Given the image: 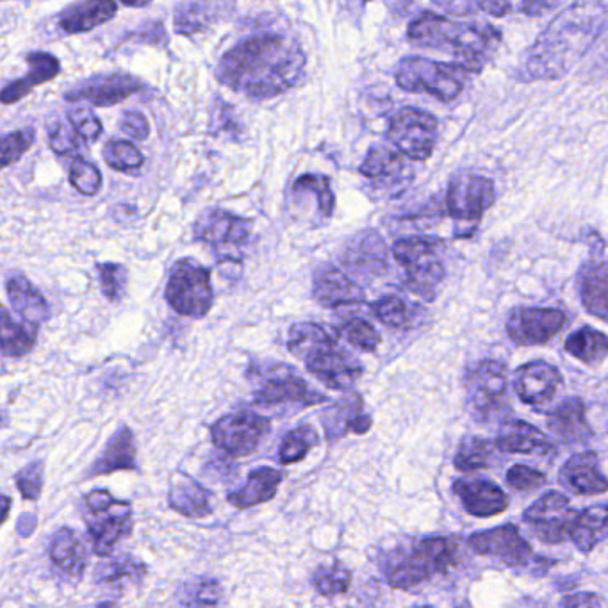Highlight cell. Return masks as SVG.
<instances>
[{
    "label": "cell",
    "mask_w": 608,
    "mask_h": 608,
    "mask_svg": "<svg viewBox=\"0 0 608 608\" xmlns=\"http://www.w3.org/2000/svg\"><path fill=\"white\" fill-rule=\"evenodd\" d=\"M306 55L295 39L266 35L236 45L219 61L216 78L249 97H277L295 88L306 73Z\"/></svg>",
    "instance_id": "6da1fadb"
},
{
    "label": "cell",
    "mask_w": 608,
    "mask_h": 608,
    "mask_svg": "<svg viewBox=\"0 0 608 608\" xmlns=\"http://www.w3.org/2000/svg\"><path fill=\"white\" fill-rule=\"evenodd\" d=\"M607 20V0H574L526 52L517 72L521 81L564 78L604 35Z\"/></svg>",
    "instance_id": "7a4b0ae2"
},
{
    "label": "cell",
    "mask_w": 608,
    "mask_h": 608,
    "mask_svg": "<svg viewBox=\"0 0 608 608\" xmlns=\"http://www.w3.org/2000/svg\"><path fill=\"white\" fill-rule=\"evenodd\" d=\"M409 39L425 49L455 56L458 63L482 69L501 41L500 31L482 20H453L424 13L409 25Z\"/></svg>",
    "instance_id": "3957f363"
},
{
    "label": "cell",
    "mask_w": 608,
    "mask_h": 608,
    "mask_svg": "<svg viewBox=\"0 0 608 608\" xmlns=\"http://www.w3.org/2000/svg\"><path fill=\"white\" fill-rule=\"evenodd\" d=\"M287 350L306 365L312 377L334 391H351L365 373L362 362L339 345L334 334L318 323L291 326Z\"/></svg>",
    "instance_id": "277c9868"
},
{
    "label": "cell",
    "mask_w": 608,
    "mask_h": 608,
    "mask_svg": "<svg viewBox=\"0 0 608 608\" xmlns=\"http://www.w3.org/2000/svg\"><path fill=\"white\" fill-rule=\"evenodd\" d=\"M480 70L466 63H439L427 58H404L396 67V83L410 93H429L452 103L464 92L473 73Z\"/></svg>",
    "instance_id": "5b68a950"
},
{
    "label": "cell",
    "mask_w": 608,
    "mask_h": 608,
    "mask_svg": "<svg viewBox=\"0 0 608 608\" xmlns=\"http://www.w3.org/2000/svg\"><path fill=\"white\" fill-rule=\"evenodd\" d=\"M458 557L457 543L450 537L419 540L409 553L393 560L385 570V580L393 589L407 591L427 580L446 573Z\"/></svg>",
    "instance_id": "8992f818"
},
{
    "label": "cell",
    "mask_w": 608,
    "mask_h": 608,
    "mask_svg": "<svg viewBox=\"0 0 608 608\" xmlns=\"http://www.w3.org/2000/svg\"><path fill=\"white\" fill-rule=\"evenodd\" d=\"M250 384H252L253 402L263 407L275 405H312L326 402L325 394L307 384L297 370L284 362H263L252 365L249 370Z\"/></svg>",
    "instance_id": "52a82bcc"
},
{
    "label": "cell",
    "mask_w": 608,
    "mask_h": 608,
    "mask_svg": "<svg viewBox=\"0 0 608 608\" xmlns=\"http://www.w3.org/2000/svg\"><path fill=\"white\" fill-rule=\"evenodd\" d=\"M443 241L427 236L402 238L394 243L393 255L407 273L410 291L433 300L436 287L444 278Z\"/></svg>",
    "instance_id": "ba28073f"
},
{
    "label": "cell",
    "mask_w": 608,
    "mask_h": 608,
    "mask_svg": "<svg viewBox=\"0 0 608 608\" xmlns=\"http://www.w3.org/2000/svg\"><path fill=\"white\" fill-rule=\"evenodd\" d=\"M210 270L193 259H180L171 269L166 284V302L180 317L202 318L213 307Z\"/></svg>",
    "instance_id": "9c48e42d"
},
{
    "label": "cell",
    "mask_w": 608,
    "mask_h": 608,
    "mask_svg": "<svg viewBox=\"0 0 608 608\" xmlns=\"http://www.w3.org/2000/svg\"><path fill=\"white\" fill-rule=\"evenodd\" d=\"M88 532L93 551L108 557L118 543L132 532V506L127 501L115 500L108 491H92L86 498Z\"/></svg>",
    "instance_id": "30bf717a"
},
{
    "label": "cell",
    "mask_w": 608,
    "mask_h": 608,
    "mask_svg": "<svg viewBox=\"0 0 608 608\" xmlns=\"http://www.w3.org/2000/svg\"><path fill=\"white\" fill-rule=\"evenodd\" d=\"M438 120L416 108L400 109L391 118L388 138L404 156L425 162L438 145Z\"/></svg>",
    "instance_id": "8fae6325"
},
{
    "label": "cell",
    "mask_w": 608,
    "mask_h": 608,
    "mask_svg": "<svg viewBox=\"0 0 608 608\" xmlns=\"http://www.w3.org/2000/svg\"><path fill=\"white\" fill-rule=\"evenodd\" d=\"M497 200L494 182L477 174H458L448 186L446 210L457 225L475 230L484 213Z\"/></svg>",
    "instance_id": "7c38bea8"
},
{
    "label": "cell",
    "mask_w": 608,
    "mask_h": 608,
    "mask_svg": "<svg viewBox=\"0 0 608 608\" xmlns=\"http://www.w3.org/2000/svg\"><path fill=\"white\" fill-rule=\"evenodd\" d=\"M270 432V419L253 413L227 414L211 427L213 444L230 457H247L255 452Z\"/></svg>",
    "instance_id": "4fadbf2b"
},
{
    "label": "cell",
    "mask_w": 608,
    "mask_h": 608,
    "mask_svg": "<svg viewBox=\"0 0 608 608\" xmlns=\"http://www.w3.org/2000/svg\"><path fill=\"white\" fill-rule=\"evenodd\" d=\"M467 402L480 418H491L506 407L509 375L505 366L498 360L487 359L467 370Z\"/></svg>",
    "instance_id": "5bb4252c"
},
{
    "label": "cell",
    "mask_w": 608,
    "mask_h": 608,
    "mask_svg": "<svg viewBox=\"0 0 608 608\" xmlns=\"http://www.w3.org/2000/svg\"><path fill=\"white\" fill-rule=\"evenodd\" d=\"M570 325V318L550 307H517L506 318V334L520 346H540L550 343Z\"/></svg>",
    "instance_id": "9a60e30c"
},
{
    "label": "cell",
    "mask_w": 608,
    "mask_h": 608,
    "mask_svg": "<svg viewBox=\"0 0 608 608\" xmlns=\"http://www.w3.org/2000/svg\"><path fill=\"white\" fill-rule=\"evenodd\" d=\"M576 511L564 492L548 491L523 512V521L546 545H562L570 539Z\"/></svg>",
    "instance_id": "2e32d148"
},
{
    "label": "cell",
    "mask_w": 608,
    "mask_h": 608,
    "mask_svg": "<svg viewBox=\"0 0 608 608\" xmlns=\"http://www.w3.org/2000/svg\"><path fill=\"white\" fill-rule=\"evenodd\" d=\"M252 222L230 215L227 211L210 210L196 219L195 238L211 245L216 252L225 253L227 261H236L233 253L249 243Z\"/></svg>",
    "instance_id": "e0dca14e"
},
{
    "label": "cell",
    "mask_w": 608,
    "mask_h": 608,
    "mask_svg": "<svg viewBox=\"0 0 608 608\" xmlns=\"http://www.w3.org/2000/svg\"><path fill=\"white\" fill-rule=\"evenodd\" d=\"M475 553L500 560L505 565H525L532 557V546L521 536L516 525H503L491 530L477 532L467 539Z\"/></svg>",
    "instance_id": "ac0fdd59"
},
{
    "label": "cell",
    "mask_w": 608,
    "mask_h": 608,
    "mask_svg": "<svg viewBox=\"0 0 608 608\" xmlns=\"http://www.w3.org/2000/svg\"><path fill=\"white\" fill-rule=\"evenodd\" d=\"M143 90V83L134 75L127 73H109V75H93L83 83H79L75 88L67 93V100L70 103H86L97 108H109L123 103L126 98Z\"/></svg>",
    "instance_id": "d6986e66"
},
{
    "label": "cell",
    "mask_w": 608,
    "mask_h": 608,
    "mask_svg": "<svg viewBox=\"0 0 608 608\" xmlns=\"http://www.w3.org/2000/svg\"><path fill=\"white\" fill-rule=\"evenodd\" d=\"M562 385L560 371L546 360H530L514 373L517 398L530 407L550 404Z\"/></svg>",
    "instance_id": "ffe728a7"
},
{
    "label": "cell",
    "mask_w": 608,
    "mask_h": 608,
    "mask_svg": "<svg viewBox=\"0 0 608 608\" xmlns=\"http://www.w3.org/2000/svg\"><path fill=\"white\" fill-rule=\"evenodd\" d=\"M413 171L404 156L382 145L373 146L360 166V176L382 191L402 190L413 180Z\"/></svg>",
    "instance_id": "44dd1931"
},
{
    "label": "cell",
    "mask_w": 608,
    "mask_h": 608,
    "mask_svg": "<svg viewBox=\"0 0 608 608\" xmlns=\"http://www.w3.org/2000/svg\"><path fill=\"white\" fill-rule=\"evenodd\" d=\"M599 466H601V461H599L598 453H576L560 469V486L564 487L565 491L582 494V497L605 494L608 489L607 477Z\"/></svg>",
    "instance_id": "7402d4cb"
},
{
    "label": "cell",
    "mask_w": 608,
    "mask_h": 608,
    "mask_svg": "<svg viewBox=\"0 0 608 608\" xmlns=\"http://www.w3.org/2000/svg\"><path fill=\"white\" fill-rule=\"evenodd\" d=\"M453 492L464 509L475 517L498 516L509 506L505 491L484 478H458L457 482L453 484Z\"/></svg>",
    "instance_id": "603a6c76"
},
{
    "label": "cell",
    "mask_w": 608,
    "mask_h": 608,
    "mask_svg": "<svg viewBox=\"0 0 608 608\" xmlns=\"http://www.w3.org/2000/svg\"><path fill=\"white\" fill-rule=\"evenodd\" d=\"M312 295L320 306L336 309L343 306L365 303V291L343 270L325 264L314 273Z\"/></svg>",
    "instance_id": "cb8c5ba5"
},
{
    "label": "cell",
    "mask_w": 608,
    "mask_h": 608,
    "mask_svg": "<svg viewBox=\"0 0 608 608\" xmlns=\"http://www.w3.org/2000/svg\"><path fill=\"white\" fill-rule=\"evenodd\" d=\"M322 419L329 439L345 438L346 433L362 436L370 432L373 424L370 416L365 413V400L357 393L348 394L346 398L337 402L323 414Z\"/></svg>",
    "instance_id": "d4e9b609"
},
{
    "label": "cell",
    "mask_w": 608,
    "mask_h": 608,
    "mask_svg": "<svg viewBox=\"0 0 608 608\" xmlns=\"http://www.w3.org/2000/svg\"><path fill=\"white\" fill-rule=\"evenodd\" d=\"M548 429L564 443H585L593 436V429L587 421L584 400L576 396L562 400L548 416Z\"/></svg>",
    "instance_id": "484cf974"
},
{
    "label": "cell",
    "mask_w": 608,
    "mask_h": 608,
    "mask_svg": "<svg viewBox=\"0 0 608 608\" xmlns=\"http://www.w3.org/2000/svg\"><path fill=\"white\" fill-rule=\"evenodd\" d=\"M345 263L357 273L379 277L388 272V249L384 239L373 230L357 234L346 247Z\"/></svg>",
    "instance_id": "4316f807"
},
{
    "label": "cell",
    "mask_w": 608,
    "mask_h": 608,
    "mask_svg": "<svg viewBox=\"0 0 608 608\" xmlns=\"http://www.w3.org/2000/svg\"><path fill=\"white\" fill-rule=\"evenodd\" d=\"M579 291L585 309L601 322H607L608 273L605 253L582 266L579 272Z\"/></svg>",
    "instance_id": "83f0119b"
},
{
    "label": "cell",
    "mask_w": 608,
    "mask_h": 608,
    "mask_svg": "<svg viewBox=\"0 0 608 608\" xmlns=\"http://www.w3.org/2000/svg\"><path fill=\"white\" fill-rule=\"evenodd\" d=\"M284 478L286 475L281 469L259 467L255 472L250 473L247 484L241 489L230 492L229 503L241 511L263 505L275 498Z\"/></svg>",
    "instance_id": "f1b7e54d"
},
{
    "label": "cell",
    "mask_w": 608,
    "mask_h": 608,
    "mask_svg": "<svg viewBox=\"0 0 608 608\" xmlns=\"http://www.w3.org/2000/svg\"><path fill=\"white\" fill-rule=\"evenodd\" d=\"M25 61L29 64V72L24 79L8 84L0 92V104L10 106V104L19 103L39 84L49 83L52 79L58 78L59 70H61L58 59L52 55H45V52H33L27 56Z\"/></svg>",
    "instance_id": "f546056e"
},
{
    "label": "cell",
    "mask_w": 608,
    "mask_h": 608,
    "mask_svg": "<svg viewBox=\"0 0 608 608\" xmlns=\"http://www.w3.org/2000/svg\"><path fill=\"white\" fill-rule=\"evenodd\" d=\"M117 15V2L112 0H79L61 13L59 25L69 35H81L106 24Z\"/></svg>",
    "instance_id": "4dcf8cb0"
},
{
    "label": "cell",
    "mask_w": 608,
    "mask_h": 608,
    "mask_svg": "<svg viewBox=\"0 0 608 608\" xmlns=\"http://www.w3.org/2000/svg\"><path fill=\"white\" fill-rule=\"evenodd\" d=\"M168 503L174 511L191 520H202L213 512L211 506V492L202 484L182 473H177L171 480Z\"/></svg>",
    "instance_id": "1f68e13d"
},
{
    "label": "cell",
    "mask_w": 608,
    "mask_h": 608,
    "mask_svg": "<svg viewBox=\"0 0 608 608\" xmlns=\"http://www.w3.org/2000/svg\"><path fill=\"white\" fill-rule=\"evenodd\" d=\"M497 448L505 453H548L550 441L545 433L526 421H506L501 425L497 436Z\"/></svg>",
    "instance_id": "d6a6232c"
},
{
    "label": "cell",
    "mask_w": 608,
    "mask_h": 608,
    "mask_svg": "<svg viewBox=\"0 0 608 608\" xmlns=\"http://www.w3.org/2000/svg\"><path fill=\"white\" fill-rule=\"evenodd\" d=\"M608 532L607 503L587 506L584 511H576L571 525L570 539L582 553H591L596 546L604 543Z\"/></svg>",
    "instance_id": "836d02e7"
},
{
    "label": "cell",
    "mask_w": 608,
    "mask_h": 608,
    "mask_svg": "<svg viewBox=\"0 0 608 608\" xmlns=\"http://www.w3.org/2000/svg\"><path fill=\"white\" fill-rule=\"evenodd\" d=\"M123 469H136V444L131 429L122 427L118 430L108 444L104 448L103 455L90 472V477L109 475V473L123 472Z\"/></svg>",
    "instance_id": "e575fe53"
},
{
    "label": "cell",
    "mask_w": 608,
    "mask_h": 608,
    "mask_svg": "<svg viewBox=\"0 0 608 608\" xmlns=\"http://www.w3.org/2000/svg\"><path fill=\"white\" fill-rule=\"evenodd\" d=\"M50 559L70 574H81L88 565L86 543L72 528H61L50 543Z\"/></svg>",
    "instance_id": "d590c367"
},
{
    "label": "cell",
    "mask_w": 608,
    "mask_h": 608,
    "mask_svg": "<svg viewBox=\"0 0 608 608\" xmlns=\"http://www.w3.org/2000/svg\"><path fill=\"white\" fill-rule=\"evenodd\" d=\"M38 325L19 322L4 306H0V351L8 357H22L33 350Z\"/></svg>",
    "instance_id": "8d00e7d4"
},
{
    "label": "cell",
    "mask_w": 608,
    "mask_h": 608,
    "mask_svg": "<svg viewBox=\"0 0 608 608\" xmlns=\"http://www.w3.org/2000/svg\"><path fill=\"white\" fill-rule=\"evenodd\" d=\"M8 297H10L11 303L22 314L25 322L39 325L49 317V307H47L45 298L22 275H16V277H11L8 281Z\"/></svg>",
    "instance_id": "74e56055"
},
{
    "label": "cell",
    "mask_w": 608,
    "mask_h": 608,
    "mask_svg": "<svg viewBox=\"0 0 608 608\" xmlns=\"http://www.w3.org/2000/svg\"><path fill=\"white\" fill-rule=\"evenodd\" d=\"M564 350L584 365L599 366L607 359V334L593 326H582L565 339Z\"/></svg>",
    "instance_id": "f35d334b"
},
{
    "label": "cell",
    "mask_w": 608,
    "mask_h": 608,
    "mask_svg": "<svg viewBox=\"0 0 608 608\" xmlns=\"http://www.w3.org/2000/svg\"><path fill=\"white\" fill-rule=\"evenodd\" d=\"M146 568L143 562L131 555H120L117 559L98 565L95 570V580L103 584L131 585L145 579Z\"/></svg>",
    "instance_id": "ab89813d"
},
{
    "label": "cell",
    "mask_w": 608,
    "mask_h": 608,
    "mask_svg": "<svg viewBox=\"0 0 608 608\" xmlns=\"http://www.w3.org/2000/svg\"><path fill=\"white\" fill-rule=\"evenodd\" d=\"M320 444V436L311 425H300L284 436L283 444L278 448V463L283 466L302 463L312 448Z\"/></svg>",
    "instance_id": "60d3db41"
},
{
    "label": "cell",
    "mask_w": 608,
    "mask_h": 608,
    "mask_svg": "<svg viewBox=\"0 0 608 608\" xmlns=\"http://www.w3.org/2000/svg\"><path fill=\"white\" fill-rule=\"evenodd\" d=\"M491 441L469 436L458 444L455 457H453V466L457 467L458 472H480V469L491 466Z\"/></svg>",
    "instance_id": "b9f144b4"
},
{
    "label": "cell",
    "mask_w": 608,
    "mask_h": 608,
    "mask_svg": "<svg viewBox=\"0 0 608 608\" xmlns=\"http://www.w3.org/2000/svg\"><path fill=\"white\" fill-rule=\"evenodd\" d=\"M444 13L453 16L475 15L484 11L491 16H505L511 11V0H432Z\"/></svg>",
    "instance_id": "7bdbcfd3"
},
{
    "label": "cell",
    "mask_w": 608,
    "mask_h": 608,
    "mask_svg": "<svg viewBox=\"0 0 608 608\" xmlns=\"http://www.w3.org/2000/svg\"><path fill=\"white\" fill-rule=\"evenodd\" d=\"M312 585L318 594H322L325 598H334L350 589L351 571L341 564L322 565L317 573L312 574Z\"/></svg>",
    "instance_id": "ee69618b"
},
{
    "label": "cell",
    "mask_w": 608,
    "mask_h": 608,
    "mask_svg": "<svg viewBox=\"0 0 608 608\" xmlns=\"http://www.w3.org/2000/svg\"><path fill=\"white\" fill-rule=\"evenodd\" d=\"M293 191H295V193L306 191V193H311V195L317 196L320 215H322L323 218H331L332 213H334V205H336V199H334V193H332L329 177L307 174V176L297 179V182L293 184Z\"/></svg>",
    "instance_id": "f6af8a7d"
},
{
    "label": "cell",
    "mask_w": 608,
    "mask_h": 608,
    "mask_svg": "<svg viewBox=\"0 0 608 608\" xmlns=\"http://www.w3.org/2000/svg\"><path fill=\"white\" fill-rule=\"evenodd\" d=\"M371 311L380 322L393 326V329H407L413 323V311H410L409 303L396 295L380 298L371 306Z\"/></svg>",
    "instance_id": "bcb514c9"
},
{
    "label": "cell",
    "mask_w": 608,
    "mask_h": 608,
    "mask_svg": "<svg viewBox=\"0 0 608 608\" xmlns=\"http://www.w3.org/2000/svg\"><path fill=\"white\" fill-rule=\"evenodd\" d=\"M104 159L112 170L118 171L138 170L145 163V157L138 151V146L123 140L108 142V145L104 146Z\"/></svg>",
    "instance_id": "7dc6e473"
},
{
    "label": "cell",
    "mask_w": 608,
    "mask_h": 608,
    "mask_svg": "<svg viewBox=\"0 0 608 608\" xmlns=\"http://www.w3.org/2000/svg\"><path fill=\"white\" fill-rule=\"evenodd\" d=\"M35 129H31V127L0 136V170L20 162L22 156L29 152L31 146L35 143Z\"/></svg>",
    "instance_id": "c3c4849f"
},
{
    "label": "cell",
    "mask_w": 608,
    "mask_h": 608,
    "mask_svg": "<svg viewBox=\"0 0 608 608\" xmlns=\"http://www.w3.org/2000/svg\"><path fill=\"white\" fill-rule=\"evenodd\" d=\"M341 334L354 348L373 354L380 346V334L375 326L366 322L362 318H351L345 325L341 326Z\"/></svg>",
    "instance_id": "681fc988"
},
{
    "label": "cell",
    "mask_w": 608,
    "mask_h": 608,
    "mask_svg": "<svg viewBox=\"0 0 608 608\" xmlns=\"http://www.w3.org/2000/svg\"><path fill=\"white\" fill-rule=\"evenodd\" d=\"M70 184L83 195H97L103 188V176L97 166L78 157L70 166Z\"/></svg>",
    "instance_id": "f907efd6"
},
{
    "label": "cell",
    "mask_w": 608,
    "mask_h": 608,
    "mask_svg": "<svg viewBox=\"0 0 608 608\" xmlns=\"http://www.w3.org/2000/svg\"><path fill=\"white\" fill-rule=\"evenodd\" d=\"M548 482L545 473L526 464H516L506 472V484L521 492L537 491Z\"/></svg>",
    "instance_id": "816d5d0a"
},
{
    "label": "cell",
    "mask_w": 608,
    "mask_h": 608,
    "mask_svg": "<svg viewBox=\"0 0 608 608\" xmlns=\"http://www.w3.org/2000/svg\"><path fill=\"white\" fill-rule=\"evenodd\" d=\"M98 273H100V283H103V291L109 300L117 302L123 297L127 287V270L122 264H98Z\"/></svg>",
    "instance_id": "f5cc1de1"
},
{
    "label": "cell",
    "mask_w": 608,
    "mask_h": 608,
    "mask_svg": "<svg viewBox=\"0 0 608 608\" xmlns=\"http://www.w3.org/2000/svg\"><path fill=\"white\" fill-rule=\"evenodd\" d=\"M69 123L84 142H97L103 134V123L90 109L75 108L69 111Z\"/></svg>",
    "instance_id": "db71d44e"
},
{
    "label": "cell",
    "mask_w": 608,
    "mask_h": 608,
    "mask_svg": "<svg viewBox=\"0 0 608 608\" xmlns=\"http://www.w3.org/2000/svg\"><path fill=\"white\" fill-rule=\"evenodd\" d=\"M16 486L25 500H38L44 489V464L33 463L16 473Z\"/></svg>",
    "instance_id": "11a10c76"
},
{
    "label": "cell",
    "mask_w": 608,
    "mask_h": 608,
    "mask_svg": "<svg viewBox=\"0 0 608 608\" xmlns=\"http://www.w3.org/2000/svg\"><path fill=\"white\" fill-rule=\"evenodd\" d=\"M50 148L58 156H69L79 151V136L70 123L58 122L50 129Z\"/></svg>",
    "instance_id": "9f6ffc18"
},
{
    "label": "cell",
    "mask_w": 608,
    "mask_h": 608,
    "mask_svg": "<svg viewBox=\"0 0 608 608\" xmlns=\"http://www.w3.org/2000/svg\"><path fill=\"white\" fill-rule=\"evenodd\" d=\"M120 129H122L123 134L132 138V140H146L148 134H151V126H148V120L143 117L142 112L129 111L122 117V122H120Z\"/></svg>",
    "instance_id": "6f0895ef"
},
{
    "label": "cell",
    "mask_w": 608,
    "mask_h": 608,
    "mask_svg": "<svg viewBox=\"0 0 608 608\" xmlns=\"http://www.w3.org/2000/svg\"><path fill=\"white\" fill-rule=\"evenodd\" d=\"M222 587H219L218 582H213V580H207V582H202V584H196L191 598L186 599L184 604L188 605H218L222 601Z\"/></svg>",
    "instance_id": "680465c9"
},
{
    "label": "cell",
    "mask_w": 608,
    "mask_h": 608,
    "mask_svg": "<svg viewBox=\"0 0 608 608\" xmlns=\"http://www.w3.org/2000/svg\"><path fill=\"white\" fill-rule=\"evenodd\" d=\"M604 599H599L596 594L582 593L570 594L560 601V607L580 608V607H604Z\"/></svg>",
    "instance_id": "91938a15"
},
{
    "label": "cell",
    "mask_w": 608,
    "mask_h": 608,
    "mask_svg": "<svg viewBox=\"0 0 608 608\" xmlns=\"http://www.w3.org/2000/svg\"><path fill=\"white\" fill-rule=\"evenodd\" d=\"M11 498L0 494V525L10 516Z\"/></svg>",
    "instance_id": "94428289"
},
{
    "label": "cell",
    "mask_w": 608,
    "mask_h": 608,
    "mask_svg": "<svg viewBox=\"0 0 608 608\" xmlns=\"http://www.w3.org/2000/svg\"><path fill=\"white\" fill-rule=\"evenodd\" d=\"M122 4L131 5V8H143V5L151 4L152 0H120Z\"/></svg>",
    "instance_id": "6125c7cd"
}]
</instances>
